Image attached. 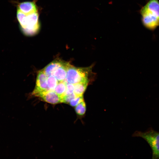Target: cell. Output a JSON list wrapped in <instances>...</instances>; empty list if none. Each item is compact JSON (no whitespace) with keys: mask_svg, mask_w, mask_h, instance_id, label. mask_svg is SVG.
Instances as JSON below:
<instances>
[{"mask_svg":"<svg viewBox=\"0 0 159 159\" xmlns=\"http://www.w3.org/2000/svg\"><path fill=\"white\" fill-rule=\"evenodd\" d=\"M32 95L40 98L44 101L52 104L62 103V98L54 91L34 90Z\"/></svg>","mask_w":159,"mask_h":159,"instance_id":"5","label":"cell"},{"mask_svg":"<svg viewBox=\"0 0 159 159\" xmlns=\"http://www.w3.org/2000/svg\"><path fill=\"white\" fill-rule=\"evenodd\" d=\"M69 64L68 63L63 62L54 72L53 76L58 82L64 81L65 79Z\"/></svg>","mask_w":159,"mask_h":159,"instance_id":"8","label":"cell"},{"mask_svg":"<svg viewBox=\"0 0 159 159\" xmlns=\"http://www.w3.org/2000/svg\"><path fill=\"white\" fill-rule=\"evenodd\" d=\"M133 135L141 137L148 143L152 150V159H159V132L150 129L145 132L137 131Z\"/></svg>","mask_w":159,"mask_h":159,"instance_id":"3","label":"cell"},{"mask_svg":"<svg viewBox=\"0 0 159 159\" xmlns=\"http://www.w3.org/2000/svg\"><path fill=\"white\" fill-rule=\"evenodd\" d=\"M17 9L24 13H29L38 12L35 3L33 1H26L19 3Z\"/></svg>","mask_w":159,"mask_h":159,"instance_id":"7","label":"cell"},{"mask_svg":"<svg viewBox=\"0 0 159 159\" xmlns=\"http://www.w3.org/2000/svg\"><path fill=\"white\" fill-rule=\"evenodd\" d=\"M144 26L151 31L159 27V1L149 0L140 10Z\"/></svg>","mask_w":159,"mask_h":159,"instance_id":"1","label":"cell"},{"mask_svg":"<svg viewBox=\"0 0 159 159\" xmlns=\"http://www.w3.org/2000/svg\"><path fill=\"white\" fill-rule=\"evenodd\" d=\"M63 63L59 61H54L48 64L42 70L47 77L53 75L55 71Z\"/></svg>","mask_w":159,"mask_h":159,"instance_id":"9","label":"cell"},{"mask_svg":"<svg viewBox=\"0 0 159 159\" xmlns=\"http://www.w3.org/2000/svg\"><path fill=\"white\" fill-rule=\"evenodd\" d=\"M74 84L67 83L64 96L70 94L74 92Z\"/></svg>","mask_w":159,"mask_h":159,"instance_id":"16","label":"cell"},{"mask_svg":"<svg viewBox=\"0 0 159 159\" xmlns=\"http://www.w3.org/2000/svg\"><path fill=\"white\" fill-rule=\"evenodd\" d=\"M86 110V106L84 100L75 106V111L76 113L80 116H84Z\"/></svg>","mask_w":159,"mask_h":159,"instance_id":"12","label":"cell"},{"mask_svg":"<svg viewBox=\"0 0 159 159\" xmlns=\"http://www.w3.org/2000/svg\"><path fill=\"white\" fill-rule=\"evenodd\" d=\"M90 70V68H76L69 64L64 80L67 83L74 85L80 82H88L87 77Z\"/></svg>","mask_w":159,"mask_h":159,"instance_id":"4","label":"cell"},{"mask_svg":"<svg viewBox=\"0 0 159 159\" xmlns=\"http://www.w3.org/2000/svg\"><path fill=\"white\" fill-rule=\"evenodd\" d=\"M67 83V82L65 80L64 81L58 82L54 89V91L62 98L64 96Z\"/></svg>","mask_w":159,"mask_h":159,"instance_id":"11","label":"cell"},{"mask_svg":"<svg viewBox=\"0 0 159 159\" xmlns=\"http://www.w3.org/2000/svg\"><path fill=\"white\" fill-rule=\"evenodd\" d=\"M58 82L53 75L49 76L47 77V85L48 90L54 91Z\"/></svg>","mask_w":159,"mask_h":159,"instance_id":"13","label":"cell"},{"mask_svg":"<svg viewBox=\"0 0 159 159\" xmlns=\"http://www.w3.org/2000/svg\"><path fill=\"white\" fill-rule=\"evenodd\" d=\"M77 96L74 92L67 95H65L62 97V103H69L73 99Z\"/></svg>","mask_w":159,"mask_h":159,"instance_id":"15","label":"cell"},{"mask_svg":"<svg viewBox=\"0 0 159 159\" xmlns=\"http://www.w3.org/2000/svg\"><path fill=\"white\" fill-rule=\"evenodd\" d=\"M88 82H79L74 84V92L77 96L83 95L87 87Z\"/></svg>","mask_w":159,"mask_h":159,"instance_id":"10","label":"cell"},{"mask_svg":"<svg viewBox=\"0 0 159 159\" xmlns=\"http://www.w3.org/2000/svg\"><path fill=\"white\" fill-rule=\"evenodd\" d=\"M84 100L83 95L77 96L72 99L69 102V104L72 107H75L80 103Z\"/></svg>","mask_w":159,"mask_h":159,"instance_id":"14","label":"cell"},{"mask_svg":"<svg viewBox=\"0 0 159 159\" xmlns=\"http://www.w3.org/2000/svg\"><path fill=\"white\" fill-rule=\"evenodd\" d=\"M16 16L20 29L24 34L32 36L39 32L40 24L38 12L24 13L17 9Z\"/></svg>","mask_w":159,"mask_h":159,"instance_id":"2","label":"cell"},{"mask_svg":"<svg viewBox=\"0 0 159 159\" xmlns=\"http://www.w3.org/2000/svg\"><path fill=\"white\" fill-rule=\"evenodd\" d=\"M47 77L42 70L38 73L35 87L34 90L45 91L48 90L47 85Z\"/></svg>","mask_w":159,"mask_h":159,"instance_id":"6","label":"cell"}]
</instances>
